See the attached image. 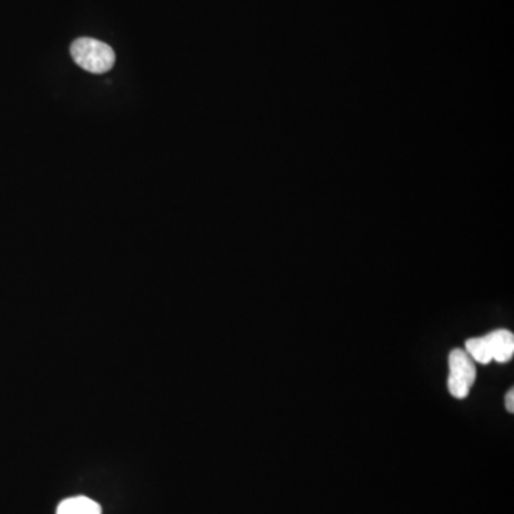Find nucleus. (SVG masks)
Instances as JSON below:
<instances>
[{
  "instance_id": "nucleus-1",
  "label": "nucleus",
  "mask_w": 514,
  "mask_h": 514,
  "mask_svg": "<svg viewBox=\"0 0 514 514\" xmlns=\"http://www.w3.org/2000/svg\"><path fill=\"white\" fill-rule=\"evenodd\" d=\"M71 54L77 66L91 74H102L111 71L116 56L114 49L92 37H81L72 44Z\"/></svg>"
},
{
  "instance_id": "nucleus-2",
  "label": "nucleus",
  "mask_w": 514,
  "mask_h": 514,
  "mask_svg": "<svg viewBox=\"0 0 514 514\" xmlns=\"http://www.w3.org/2000/svg\"><path fill=\"white\" fill-rule=\"evenodd\" d=\"M449 368H450V376H449L448 388L451 396L456 399L468 398L478 374L473 359L469 356L468 351L454 349L449 356Z\"/></svg>"
},
{
  "instance_id": "nucleus-3",
  "label": "nucleus",
  "mask_w": 514,
  "mask_h": 514,
  "mask_svg": "<svg viewBox=\"0 0 514 514\" xmlns=\"http://www.w3.org/2000/svg\"><path fill=\"white\" fill-rule=\"evenodd\" d=\"M490 348L491 359L499 363L511 361L514 354V336L509 331H494L484 336Z\"/></svg>"
},
{
  "instance_id": "nucleus-4",
  "label": "nucleus",
  "mask_w": 514,
  "mask_h": 514,
  "mask_svg": "<svg viewBox=\"0 0 514 514\" xmlns=\"http://www.w3.org/2000/svg\"><path fill=\"white\" fill-rule=\"evenodd\" d=\"M56 514H102V509L92 499L77 496L62 501Z\"/></svg>"
},
{
  "instance_id": "nucleus-5",
  "label": "nucleus",
  "mask_w": 514,
  "mask_h": 514,
  "mask_svg": "<svg viewBox=\"0 0 514 514\" xmlns=\"http://www.w3.org/2000/svg\"><path fill=\"white\" fill-rule=\"evenodd\" d=\"M466 351H468L469 356L474 361H479L481 364H489L493 359H491L490 348H489L488 341L486 338H474L469 339L466 341Z\"/></svg>"
},
{
  "instance_id": "nucleus-6",
  "label": "nucleus",
  "mask_w": 514,
  "mask_h": 514,
  "mask_svg": "<svg viewBox=\"0 0 514 514\" xmlns=\"http://www.w3.org/2000/svg\"><path fill=\"white\" fill-rule=\"evenodd\" d=\"M506 409H508L509 413H513L514 411V390L510 389L509 393L506 394Z\"/></svg>"
}]
</instances>
